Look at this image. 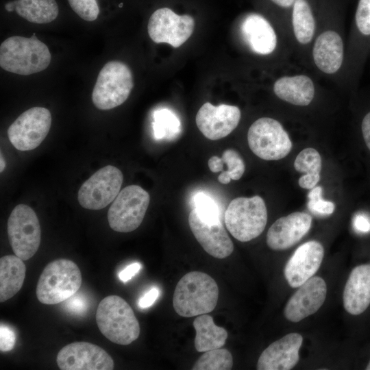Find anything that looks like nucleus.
<instances>
[{"mask_svg":"<svg viewBox=\"0 0 370 370\" xmlns=\"http://www.w3.org/2000/svg\"><path fill=\"white\" fill-rule=\"evenodd\" d=\"M273 91L280 99L301 106L309 105L314 95L312 79L302 75L278 79L274 84Z\"/></svg>","mask_w":370,"mask_h":370,"instance_id":"5701e85b","label":"nucleus"},{"mask_svg":"<svg viewBox=\"0 0 370 370\" xmlns=\"http://www.w3.org/2000/svg\"><path fill=\"white\" fill-rule=\"evenodd\" d=\"M159 296V290L156 287L151 288L138 301L140 308H147L153 305Z\"/></svg>","mask_w":370,"mask_h":370,"instance_id":"58836bf2","label":"nucleus"},{"mask_svg":"<svg viewBox=\"0 0 370 370\" xmlns=\"http://www.w3.org/2000/svg\"><path fill=\"white\" fill-rule=\"evenodd\" d=\"M353 227L360 234L370 232V215L365 212H358L353 217Z\"/></svg>","mask_w":370,"mask_h":370,"instance_id":"4c0bfd02","label":"nucleus"},{"mask_svg":"<svg viewBox=\"0 0 370 370\" xmlns=\"http://www.w3.org/2000/svg\"><path fill=\"white\" fill-rule=\"evenodd\" d=\"M188 223L197 241L211 256L223 259L233 252V243L220 221L208 223L193 208L188 215Z\"/></svg>","mask_w":370,"mask_h":370,"instance_id":"f3484780","label":"nucleus"},{"mask_svg":"<svg viewBox=\"0 0 370 370\" xmlns=\"http://www.w3.org/2000/svg\"><path fill=\"white\" fill-rule=\"evenodd\" d=\"M71 9L86 21H95L99 14L97 0H67Z\"/></svg>","mask_w":370,"mask_h":370,"instance_id":"72a5a7b5","label":"nucleus"},{"mask_svg":"<svg viewBox=\"0 0 370 370\" xmlns=\"http://www.w3.org/2000/svg\"><path fill=\"white\" fill-rule=\"evenodd\" d=\"M8 12L15 11L29 22L46 24L54 21L59 12L56 0H14L5 3Z\"/></svg>","mask_w":370,"mask_h":370,"instance_id":"b1692460","label":"nucleus"},{"mask_svg":"<svg viewBox=\"0 0 370 370\" xmlns=\"http://www.w3.org/2000/svg\"><path fill=\"white\" fill-rule=\"evenodd\" d=\"M26 267L23 260L14 255L0 258V301L4 302L14 296L21 288Z\"/></svg>","mask_w":370,"mask_h":370,"instance_id":"393cba45","label":"nucleus"},{"mask_svg":"<svg viewBox=\"0 0 370 370\" xmlns=\"http://www.w3.org/2000/svg\"><path fill=\"white\" fill-rule=\"evenodd\" d=\"M133 86L132 73L127 65L110 61L99 73L92 92V103L101 110L114 108L127 100Z\"/></svg>","mask_w":370,"mask_h":370,"instance_id":"423d86ee","label":"nucleus"},{"mask_svg":"<svg viewBox=\"0 0 370 370\" xmlns=\"http://www.w3.org/2000/svg\"><path fill=\"white\" fill-rule=\"evenodd\" d=\"M227 229L236 240L250 241L264 231L267 222V210L264 199L236 197L229 204L224 215Z\"/></svg>","mask_w":370,"mask_h":370,"instance_id":"39448f33","label":"nucleus"},{"mask_svg":"<svg viewBox=\"0 0 370 370\" xmlns=\"http://www.w3.org/2000/svg\"><path fill=\"white\" fill-rule=\"evenodd\" d=\"M193 324L196 332L195 347L197 352H205L221 348L225 345L227 332L225 328L217 325L210 315H199Z\"/></svg>","mask_w":370,"mask_h":370,"instance_id":"a878e982","label":"nucleus"},{"mask_svg":"<svg viewBox=\"0 0 370 370\" xmlns=\"http://www.w3.org/2000/svg\"><path fill=\"white\" fill-rule=\"evenodd\" d=\"M241 33L250 49L257 54L268 55L275 49V32L268 21L260 14L247 15L241 23Z\"/></svg>","mask_w":370,"mask_h":370,"instance_id":"412c9836","label":"nucleus"},{"mask_svg":"<svg viewBox=\"0 0 370 370\" xmlns=\"http://www.w3.org/2000/svg\"><path fill=\"white\" fill-rule=\"evenodd\" d=\"M313 58L317 66L323 72L332 74L341 67L343 59V43L336 32L326 31L316 40Z\"/></svg>","mask_w":370,"mask_h":370,"instance_id":"4be33fe9","label":"nucleus"},{"mask_svg":"<svg viewBox=\"0 0 370 370\" xmlns=\"http://www.w3.org/2000/svg\"><path fill=\"white\" fill-rule=\"evenodd\" d=\"M56 362L61 370H112L114 361L101 347L88 342H74L63 347Z\"/></svg>","mask_w":370,"mask_h":370,"instance_id":"ddd939ff","label":"nucleus"},{"mask_svg":"<svg viewBox=\"0 0 370 370\" xmlns=\"http://www.w3.org/2000/svg\"><path fill=\"white\" fill-rule=\"evenodd\" d=\"M9 243L16 256L23 260L31 258L41 241V229L34 210L25 204L12 210L8 220Z\"/></svg>","mask_w":370,"mask_h":370,"instance_id":"1a4fd4ad","label":"nucleus"},{"mask_svg":"<svg viewBox=\"0 0 370 370\" xmlns=\"http://www.w3.org/2000/svg\"><path fill=\"white\" fill-rule=\"evenodd\" d=\"M222 162L227 166V170L222 171L218 180L223 184H227L232 180H238L245 173V164L240 154L232 149H225L221 156Z\"/></svg>","mask_w":370,"mask_h":370,"instance_id":"7c9ffc66","label":"nucleus"},{"mask_svg":"<svg viewBox=\"0 0 370 370\" xmlns=\"http://www.w3.org/2000/svg\"><path fill=\"white\" fill-rule=\"evenodd\" d=\"M51 60L47 46L35 33L30 38L9 37L0 46V66L8 72L29 75L46 69Z\"/></svg>","mask_w":370,"mask_h":370,"instance_id":"f03ea898","label":"nucleus"},{"mask_svg":"<svg viewBox=\"0 0 370 370\" xmlns=\"http://www.w3.org/2000/svg\"><path fill=\"white\" fill-rule=\"evenodd\" d=\"M193 203L194 208L204 220L208 223L220 221L218 206L211 197L199 192L194 196Z\"/></svg>","mask_w":370,"mask_h":370,"instance_id":"2f4dec72","label":"nucleus"},{"mask_svg":"<svg viewBox=\"0 0 370 370\" xmlns=\"http://www.w3.org/2000/svg\"><path fill=\"white\" fill-rule=\"evenodd\" d=\"M251 151L264 160H278L288 155L293 144L281 123L277 120L262 117L254 122L247 132Z\"/></svg>","mask_w":370,"mask_h":370,"instance_id":"0eeeda50","label":"nucleus"},{"mask_svg":"<svg viewBox=\"0 0 370 370\" xmlns=\"http://www.w3.org/2000/svg\"><path fill=\"white\" fill-rule=\"evenodd\" d=\"M123 181L121 171L107 165L95 172L81 186L77 199L86 209L101 210L114 200Z\"/></svg>","mask_w":370,"mask_h":370,"instance_id":"9d476101","label":"nucleus"},{"mask_svg":"<svg viewBox=\"0 0 370 370\" xmlns=\"http://www.w3.org/2000/svg\"><path fill=\"white\" fill-rule=\"evenodd\" d=\"M150 201L149 194L138 185L119 192L108 212V221L114 231L127 233L142 223Z\"/></svg>","mask_w":370,"mask_h":370,"instance_id":"6e6552de","label":"nucleus"},{"mask_svg":"<svg viewBox=\"0 0 370 370\" xmlns=\"http://www.w3.org/2000/svg\"><path fill=\"white\" fill-rule=\"evenodd\" d=\"M366 369L367 370H370V360H369V362L368 363L367 367H366Z\"/></svg>","mask_w":370,"mask_h":370,"instance_id":"a18cd8bd","label":"nucleus"},{"mask_svg":"<svg viewBox=\"0 0 370 370\" xmlns=\"http://www.w3.org/2000/svg\"><path fill=\"white\" fill-rule=\"evenodd\" d=\"M312 222V217L304 212H294L279 218L267 232L268 247L275 251L293 247L308 234Z\"/></svg>","mask_w":370,"mask_h":370,"instance_id":"a211bd4d","label":"nucleus"},{"mask_svg":"<svg viewBox=\"0 0 370 370\" xmlns=\"http://www.w3.org/2000/svg\"><path fill=\"white\" fill-rule=\"evenodd\" d=\"M208 165L212 173H217L223 171V164L221 158L213 156L208 161Z\"/></svg>","mask_w":370,"mask_h":370,"instance_id":"79ce46f5","label":"nucleus"},{"mask_svg":"<svg viewBox=\"0 0 370 370\" xmlns=\"http://www.w3.org/2000/svg\"><path fill=\"white\" fill-rule=\"evenodd\" d=\"M65 308L71 313L83 315L88 308V301L82 293H75L66 300Z\"/></svg>","mask_w":370,"mask_h":370,"instance_id":"c9c22d12","label":"nucleus"},{"mask_svg":"<svg viewBox=\"0 0 370 370\" xmlns=\"http://www.w3.org/2000/svg\"><path fill=\"white\" fill-rule=\"evenodd\" d=\"M233 367L232 354L226 349L205 352L194 363L193 370H230Z\"/></svg>","mask_w":370,"mask_h":370,"instance_id":"c85d7f7f","label":"nucleus"},{"mask_svg":"<svg viewBox=\"0 0 370 370\" xmlns=\"http://www.w3.org/2000/svg\"><path fill=\"white\" fill-rule=\"evenodd\" d=\"M82 280L79 268L73 261L55 260L41 273L36 285V297L44 304L61 303L77 292Z\"/></svg>","mask_w":370,"mask_h":370,"instance_id":"20e7f679","label":"nucleus"},{"mask_svg":"<svg viewBox=\"0 0 370 370\" xmlns=\"http://www.w3.org/2000/svg\"><path fill=\"white\" fill-rule=\"evenodd\" d=\"M293 165L297 172L304 173L298 180L301 188L310 190L317 185L321 178L322 160L317 149L307 147L301 150L296 156Z\"/></svg>","mask_w":370,"mask_h":370,"instance_id":"bb28decb","label":"nucleus"},{"mask_svg":"<svg viewBox=\"0 0 370 370\" xmlns=\"http://www.w3.org/2000/svg\"><path fill=\"white\" fill-rule=\"evenodd\" d=\"M322 187L316 186L310 189L308 194V208L310 212L320 216H328L335 210V204L323 199L322 197Z\"/></svg>","mask_w":370,"mask_h":370,"instance_id":"473e14b6","label":"nucleus"},{"mask_svg":"<svg viewBox=\"0 0 370 370\" xmlns=\"http://www.w3.org/2000/svg\"><path fill=\"white\" fill-rule=\"evenodd\" d=\"M153 130L158 139L173 138L180 130V121L170 110L163 108L154 114Z\"/></svg>","mask_w":370,"mask_h":370,"instance_id":"c756f323","label":"nucleus"},{"mask_svg":"<svg viewBox=\"0 0 370 370\" xmlns=\"http://www.w3.org/2000/svg\"><path fill=\"white\" fill-rule=\"evenodd\" d=\"M293 26L297 41L301 44L310 42L315 22L310 7L306 0H295L293 10Z\"/></svg>","mask_w":370,"mask_h":370,"instance_id":"cd10ccee","label":"nucleus"},{"mask_svg":"<svg viewBox=\"0 0 370 370\" xmlns=\"http://www.w3.org/2000/svg\"><path fill=\"white\" fill-rule=\"evenodd\" d=\"M96 322L101 334L110 341L127 345L136 340L140 325L128 303L118 295H109L98 305Z\"/></svg>","mask_w":370,"mask_h":370,"instance_id":"7ed1b4c3","label":"nucleus"},{"mask_svg":"<svg viewBox=\"0 0 370 370\" xmlns=\"http://www.w3.org/2000/svg\"><path fill=\"white\" fill-rule=\"evenodd\" d=\"M240 119L241 111L237 106L227 104L214 106L209 102L201 106L195 117L199 131L212 140L229 135L237 127Z\"/></svg>","mask_w":370,"mask_h":370,"instance_id":"4468645a","label":"nucleus"},{"mask_svg":"<svg viewBox=\"0 0 370 370\" xmlns=\"http://www.w3.org/2000/svg\"><path fill=\"white\" fill-rule=\"evenodd\" d=\"M327 285L319 276H312L291 297L284 308L286 319L297 323L314 314L323 304Z\"/></svg>","mask_w":370,"mask_h":370,"instance_id":"2eb2a0df","label":"nucleus"},{"mask_svg":"<svg viewBox=\"0 0 370 370\" xmlns=\"http://www.w3.org/2000/svg\"><path fill=\"white\" fill-rule=\"evenodd\" d=\"M51 125L50 111L33 107L23 112L8 127L12 145L19 151H29L38 147L47 136Z\"/></svg>","mask_w":370,"mask_h":370,"instance_id":"9b49d317","label":"nucleus"},{"mask_svg":"<svg viewBox=\"0 0 370 370\" xmlns=\"http://www.w3.org/2000/svg\"><path fill=\"white\" fill-rule=\"evenodd\" d=\"M303 337L299 333H289L270 344L260 354L258 370H290L299 362V352Z\"/></svg>","mask_w":370,"mask_h":370,"instance_id":"6ab92c4d","label":"nucleus"},{"mask_svg":"<svg viewBox=\"0 0 370 370\" xmlns=\"http://www.w3.org/2000/svg\"><path fill=\"white\" fill-rule=\"evenodd\" d=\"M323 256L324 248L317 241H309L299 246L284 269L289 286L297 288L312 278L319 269Z\"/></svg>","mask_w":370,"mask_h":370,"instance_id":"dca6fc26","label":"nucleus"},{"mask_svg":"<svg viewBox=\"0 0 370 370\" xmlns=\"http://www.w3.org/2000/svg\"><path fill=\"white\" fill-rule=\"evenodd\" d=\"M140 269L141 264L139 262H133L119 273V278L122 282H127L137 274Z\"/></svg>","mask_w":370,"mask_h":370,"instance_id":"a19ab883","label":"nucleus"},{"mask_svg":"<svg viewBox=\"0 0 370 370\" xmlns=\"http://www.w3.org/2000/svg\"><path fill=\"white\" fill-rule=\"evenodd\" d=\"M356 22L362 34L370 35V0L359 1L356 12Z\"/></svg>","mask_w":370,"mask_h":370,"instance_id":"f704fd0d","label":"nucleus"},{"mask_svg":"<svg viewBox=\"0 0 370 370\" xmlns=\"http://www.w3.org/2000/svg\"><path fill=\"white\" fill-rule=\"evenodd\" d=\"M273 3H275L276 5L283 7V8H288L291 6L295 0H271Z\"/></svg>","mask_w":370,"mask_h":370,"instance_id":"37998d69","label":"nucleus"},{"mask_svg":"<svg viewBox=\"0 0 370 370\" xmlns=\"http://www.w3.org/2000/svg\"><path fill=\"white\" fill-rule=\"evenodd\" d=\"M0 160H1V164H1V167H0L1 169H0V171L2 172V171L4 170V169H5V162H4V160H3V157H2V154H1V158H0Z\"/></svg>","mask_w":370,"mask_h":370,"instance_id":"c03bdc74","label":"nucleus"},{"mask_svg":"<svg viewBox=\"0 0 370 370\" xmlns=\"http://www.w3.org/2000/svg\"><path fill=\"white\" fill-rule=\"evenodd\" d=\"M361 134L365 147L370 153V112H367L362 120Z\"/></svg>","mask_w":370,"mask_h":370,"instance_id":"ea45409f","label":"nucleus"},{"mask_svg":"<svg viewBox=\"0 0 370 370\" xmlns=\"http://www.w3.org/2000/svg\"><path fill=\"white\" fill-rule=\"evenodd\" d=\"M16 336L14 330L9 326L1 324L0 326V350L9 352L15 345Z\"/></svg>","mask_w":370,"mask_h":370,"instance_id":"e433bc0d","label":"nucleus"},{"mask_svg":"<svg viewBox=\"0 0 370 370\" xmlns=\"http://www.w3.org/2000/svg\"><path fill=\"white\" fill-rule=\"evenodd\" d=\"M194 27L195 20L190 15H178L168 8L153 12L147 25L149 36L154 42H166L175 48L190 37Z\"/></svg>","mask_w":370,"mask_h":370,"instance_id":"f8f14e48","label":"nucleus"},{"mask_svg":"<svg viewBox=\"0 0 370 370\" xmlns=\"http://www.w3.org/2000/svg\"><path fill=\"white\" fill-rule=\"evenodd\" d=\"M218 297V285L211 276L200 271H191L178 281L173 306L180 316L192 317L212 312Z\"/></svg>","mask_w":370,"mask_h":370,"instance_id":"f257e3e1","label":"nucleus"},{"mask_svg":"<svg viewBox=\"0 0 370 370\" xmlns=\"http://www.w3.org/2000/svg\"><path fill=\"white\" fill-rule=\"evenodd\" d=\"M343 307L352 314L364 312L370 305V264L354 267L346 282L343 294Z\"/></svg>","mask_w":370,"mask_h":370,"instance_id":"aec40b11","label":"nucleus"}]
</instances>
